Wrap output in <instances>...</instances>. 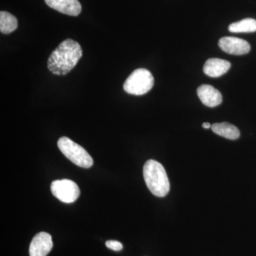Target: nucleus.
I'll list each match as a JSON object with an SVG mask.
<instances>
[{
	"mask_svg": "<svg viewBox=\"0 0 256 256\" xmlns=\"http://www.w3.org/2000/svg\"><path fill=\"white\" fill-rule=\"evenodd\" d=\"M146 186L154 196L164 197L169 193L170 184L164 166L158 161L150 160L143 168Z\"/></svg>",
	"mask_w": 256,
	"mask_h": 256,
	"instance_id": "f03ea898",
	"label": "nucleus"
},
{
	"mask_svg": "<svg viewBox=\"0 0 256 256\" xmlns=\"http://www.w3.org/2000/svg\"><path fill=\"white\" fill-rule=\"evenodd\" d=\"M52 9L70 16H78L82 12V4L78 0H44Z\"/></svg>",
	"mask_w": 256,
	"mask_h": 256,
	"instance_id": "6e6552de",
	"label": "nucleus"
},
{
	"mask_svg": "<svg viewBox=\"0 0 256 256\" xmlns=\"http://www.w3.org/2000/svg\"><path fill=\"white\" fill-rule=\"evenodd\" d=\"M106 246L111 250H114V252H120L124 248V246L118 240H108L106 242Z\"/></svg>",
	"mask_w": 256,
	"mask_h": 256,
	"instance_id": "4468645a",
	"label": "nucleus"
},
{
	"mask_svg": "<svg viewBox=\"0 0 256 256\" xmlns=\"http://www.w3.org/2000/svg\"><path fill=\"white\" fill-rule=\"evenodd\" d=\"M197 95L202 104L207 107H216L222 102V94L210 85H202L198 87Z\"/></svg>",
	"mask_w": 256,
	"mask_h": 256,
	"instance_id": "1a4fd4ad",
	"label": "nucleus"
},
{
	"mask_svg": "<svg viewBox=\"0 0 256 256\" xmlns=\"http://www.w3.org/2000/svg\"><path fill=\"white\" fill-rule=\"evenodd\" d=\"M53 248L52 236L46 232L37 234L30 246V256H46Z\"/></svg>",
	"mask_w": 256,
	"mask_h": 256,
	"instance_id": "0eeeda50",
	"label": "nucleus"
},
{
	"mask_svg": "<svg viewBox=\"0 0 256 256\" xmlns=\"http://www.w3.org/2000/svg\"><path fill=\"white\" fill-rule=\"evenodd\" d=\"M82 56V48L78 42L70 38L64 40L50 55L48 70L55 75H66L76 66Z\"/></svg>",
	"mask_w": 256,
	"mask_h": 256,
	"instance_id": "f257e3e1",
	"label": "nucleus"
},
{
	"mask_svg": "<svg viewBox=\"0 0 256 256\" xmlns=\"http://www.w3.org/2000/svg\"><path fill=\"white\" fill-rule=\"evenodd\" d=\"M218 46L226 53L240 56L246 54L250 50L248 42L236 37L226 36L220 38Z\"/></svg>",
	"mask_w": 256,
	"mask_h": 256,
	"instance_id": "423d86ee",
	"label": "nucleus"
},
{
	"mask_svg": "<svg viewBox=\"0 0 256 256\" xmlns=\"http://www.w3.org/2000/svg\"><path fill=\"white\" fill-rule=\"evenodd\" d=\"M18 22L12 14L6 12H0V31L5 34H9L16 30Z\"/></svg>",
	"mask_w": 256,
	"mask_h": 256,
	"instance_id": "ddd939ff",
	"label": "nucleus"
},
{
	"mask_svg": "<svg viewBox=\"0 0 256 256\" xmlns=\"http://www.w3.org/2000/svg\"><path fill=\"white\" fill-rule=\"evenodd\" d=\"M230 66L232 65L228 60L220 58H210L204 66V72L212 78H218L227 73Z\"/></svg>",
	"mask_w": 256,
	"mask_h": 256,
	"instance_id": "9d476101",
	"label": "nucleus"
},
{
	"mask_svg": "<svg viewBox=\"0 0 256 256\" xmlns=\"http://www.w3.org/2000/svg\"><path fill=\"white\" fill-rule=\"evenodd\" d=\"M229 32L232 33H252L256 32V20L247 18L229 25Z\"/></svg>",
	"mask_w": 256,
	"mask_h": 256,
	"instance_id": "f8f14e48",
	"label": "nucleus"
},
{
	"mask_svg": "<svg viewBox=\"0 0 256 256\" xmlns=\"http://www.w3.org/2000/svg\"><path fill=\"white\" fill-rule=\"evenodd\" d=\"M58 146L64 156L77 166L90 168L94 164V160L88 152L68 138H60L58 141Z\"/></svg>",
	"mask_w": 256,
	"mask_h": 256,
	"instance_id": "7ed1b4c3",
	"label": "nucleus"
},
{
	"mask_svg": "<svg viewBox=\"0 0 256 256\" xmlns=\"http://www.w3.org/2000/svg\"><path fill=\"white\" fill-rule=\"evenodd\" d=\"M212 130L218 136L232 140H237L240 137V131L238 128L228 122H224L212 124Z\"/></svg>",
	"mask_w": 256,
	"mask_h": 256,
	"instance_id": "9b49d317",
	"label": "nucleus"
},
{
	"mask_svg": "<svg viewBox=\"0 0 256 256\" xmlns=\"http://www.w3.org/2000/svg\"><path fill=\"white\" fill-rule=\"evenodd\" d=\"M154 77L146 68H138L130 74L124 82V92L131 95L142 96L152 88Z\"/></svg>",
	"mask_w": 256,
	"mask_h": 256,
	"instance_id": "20e7f679",
	"label": "nucleus"
},
{
	"mask_svg": "<svg viewBox=\"0 0 256 256\" xmlns=\"http://www.w3.org/2000/svg\"><path fill=\"white\" fill-rule=\"evenodd\" d=\"M52 194L64 203L76 201L80 196L78 185L70 180H55L50 185Z\"/></svg>",
	"mask_w": 256,
	"mask_h": 256,
	"instance_id": "39448f33",
	"label": "nucleus"
},
{
	"mask_svg": "<svg viewBox=\"0 0 256 256\" xmlns=\"http://www.w3.org/2000/svg\"><path fill=\"white\" fill-rule=\"evenodd\" d=\"M202 127L204 129H208V128H212V126H210V122H204V124H202Z\"/></svg>",
	"mask_w": 256,
	"mask_h": 256,
	"instance_id": "2eb2a0df",
	"label": "nucleus"
}]
</instances>
